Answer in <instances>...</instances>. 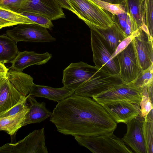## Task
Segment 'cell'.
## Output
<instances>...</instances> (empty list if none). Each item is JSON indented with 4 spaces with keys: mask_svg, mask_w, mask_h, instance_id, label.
I'll return each instance as SVG.
<instances>
[{
    "mask_svg": "<svg viewBox=\"0 0 153 153\" xmlns=\"http://www.w3.org/2000/svg\"><path fill=\"white\" fill-rule=\"evenodd\" d=\"M91 0L113 15L126 13L122 4L111 3L100 0Z\"/></svg>",
    "mask_w": 153,
    "mask_h": 153,
    "instance_id": "cell-29",
    "label": "cell"
},
{
    "mask_svg": "<svg viewBox=\"0 0 153 153\" xmlns=\"http://www.w3.org/2000/svg\"><path fill=\"white\" fill-rule=\"evenodd\" d=\"M33 13L51 21L65 18L62 8L55 0H27L17 13Z\"/></svg>",
    "mask_w": 153,
    "mask_h": 153,
    "instance_id": "cell-11",
    "label": "cell"
},
{
    "mask_svg": "<svg viewBox=\"0 0 153 153\" xmlns=\"http://www.w3.org/2000/svg\"><path fill=\"white\" fill-rule=\"evenodd\" d=\"M123 82L119 74H110L100 69L78 87L74 94L92 97L110 87Z\"/></svg>",
    "mask_w": 153,
    "mask_h": 153,
    "instance_id": "cell-6",
    "label": "cell"
},
{
    "mask_svg": "<svg viewBox=\"0 0 153 153\" xmlns=\"http://www.w3.org/2000/svg\"><path fill=\"white\" fill-rule=\"evenodd\" d=\"M52 57V54L48 52L38 53L34 51L19 52L17 56L11 62L12 65L10 69L22 71L24 69L30 66L45 64Z\"/></svg>",
    "mask_w": 153,
    "mask_h": 153,
    "instance_id": "cell-15",
    "label": "cell"
},
{
    "mask_svg": "<svg viewBox=\"0 0 153 153\" xmlns=\"http://www.w3.org/2000/svg\"><path fill=\"white\" fill-rule=\"evenodd\" d=\"M112 16L114 21L117 23L124 34L127 24V13L117 15H112Z\"/></svg>",
    "mask_w": 153,
    "mask_h": 153,
    "instance_id": "cell-34",
    "label": "cell"
},
{
    "mask_svg": "<svg viewBox=\"0 0 153 153\" xmlns=\"http://www.w3.org/2000/svg\"><path fill=\"white\" fill-rule=\"evenodd\" d=\"M27 95L21 100L17 104L12 108L0 113V118L12 116L28 109L29 105L27 104Z\"/></svg>",
    "mask_w": 153,
    "mask_h": 153,
    "instance_id": "cell-31",
    "label": "cell"
},
{
    "mask_svg": "<svg viewBox=\"0 0 153 153\" xmlns=\"http://www.w3.org/2000/svg\"><path fill=\"white\" fill-rule=\"evenodd\" d=\"M2 27H0V29H1V28H2Z\"/></svg>",
    "mask_w": 153,
    "mask_h": 153,
    "instance_id": "cell-39",
    "label": "cell"
},
{
    "mask_svg": "<svg viewBox=\"0 0 153 153\" xmlns=\"http://www.w3.org/2000/svg\"><path fill=\"white\" fill-rule=\"evenodd\" d=\"M16 43L7 35L0 36V62H11L15 58L19 52Z\"/></svg>",
    "mask_w": 153,
    "mask_h": 153,
    "instance_id": "cell-23",
    "label": "cell"
},
{
    "mask_svg": "<svg viewBox=\"0 0 153 153\" xmlns=\"http://www.w3.org/2000/svg\"><path fill=\"white\" fill-rule=\"evenodd\" d=\"M75 91L65 86L59 88H54L36 85L33 83L28 95L34 97H44L59 102L73 95Z\"/></svg>",
    "mask_w": 153,
    "mask_h": 153,
    "instance_id": "cell-18",
    "label": "cell"
},
{
    "mask_svg": "<svg viewBox=\"0 0 153 153\" xmlns=\"http://www.w3.org/2000/svg\"><path fill=\"white\" fill-rule=\"evenodd\" d=\"M0 18L17 25L20 24H36L26 16L11 11L0 5Z\"/></svg>",
    "mask_w": 153,
    "mask_h": 153,
    "instance_id": "cell-27",
    "label": "cell"
},
{
    "mask_svg": "<svg viewBox=\"0 0 153 153\" xmlns=\"http://www.w3.org/2000/svg\"><path fill=\"white\" fill-rule=\"evenodd\" d=\"M6 34L16 42L21 41L44 42L56 40L47 28L35 24H19L12 29L7 30Z\"/></svg>",
    "mask_w": 153,
    "mask_h": 153,
    "instance_id": "cell-8",
    "label": "cell"
},
{
    "mask_svg": "<svg viewBox=\"0 0 153 153\" xmlns=\"http://www.w3.org/2000/svg\"><path fill=\"white\" fill-rule=\"evenodd\" d=\"M6 76L10 83L22 95L29 94L33 84V78L30 76L23 72L9 70Z\"/></svg>",
    "mask_w": 153,
    "mask_h": 153,
    "instance_id": "cell-20",
    "label": "cell"
},
{
    "mask_svg": "<svg viewBox=\"0 0 153 153\" xmlns=\"http://www.w3.org/2000/svg\"><path fill=\"white\" fill-rule=\"evenodd\" d=\"M27 0H0V5L11 11L18 12Z\"/></svg>",
    "mask_w": 153,
    "mask_h": 153,
    "instance_id": "cell-32",
    "label": "cell"
},
{
    "mask_svg": "<svg viewBox=\"0 0 153 153\" xmlns=\"http://www.w3.org/2000/svg\"><path fill=\"white\" fill-rule=\"evenodd\" d=\"M27 100L29 104V110L26 115L23 126L36 123H40L50 117L52 112L45 107L44 102H38L34 97L28 94Z\"/></svg>",
    "mask_w": 153,
    "mask_h": 153,
    "instance_id": "cell-19",
    "label": "cell"
},
{
    "mask_svg": "<svg viewBox=\"0 0 153 153\" xmlns=\"http://www.w3.org/2000/svg\"><path fill=\"white\" fill-rule=\"evenodd\" d=\"M108 2L109 3L115 4H122V0H100Z\"/></svg>",
    "mask_w": 153,
    "mask_h": 153,
    "instance_id": "cell-38",
    "label": "cell"
},
{
    "mask_svg": "<svg viewBox=\"0 0 153 153\" xmlns=\"http://www.w3.org/2000/svg\"><path fill=\"white\" fill-rule=\"evenodd\" d=\"M17 25L16 24L0 18V27L2 28Z\"/></svg>",
    "mask_w": 153,
    "mask_h": 153,
    "instance_id": "cell-36",
    "label": "cell"
},
{
    "mask_svg": "<svg viewBox=\"0 0 153 153\" xmlns=\"http://www.w3.org/2000/svg\"><path fill=\"white\" fill-rule=\"evenodd\" d=\"M91 48L95 66L110 74H119L120 68L117 56L112 54L103 40L97 33L90 29Z\"/></svg>",
    "mask_w": 153,
    "mask_h": 153,
    "instance_id": "cell-5",
    "label": "cell"
},
{
    "mask_svg": "<svg viewBox=\"0 0 153 153\" xmlns=\"http://www.w3.org/2000/svg\"><path fill=\"white\" fill-rule=\"evenodd\" d=\"M32 21L36 24L41 26L47 29H51L53 27L52 21L46 17L37 14L28 13H20Z\"/></svg>",
    "mask_w": 153,
    "mask_h": 153,
    "instance_id": "cell-30",
    "label": "cell"
},
{
    "mask_svg": "<svg viewBox=\"0 0 153 153\" xmlns=\"http://www.w3.org/2000/svg\"><path fill=\"white\" fill-rule=\"evenodd\" d=\"M122 4L128 15L133 32L143 25L142 0H122Z\"/></svg>",
    "mask_w": 153,
    "mask_h": 153,
    "instance_id": "cell-21",
    "label": "cell"
},
{
    "mask_svg": "<svg viewBox=\"0 0 153 153\" xmlns=\"http://www.w3.org/2000/svg\"><path fill=\"white\" fill-rule=\"evenodd\" d=\"M87 25L101 38L112 54L120 43L126 38L118 25L115 22L112 25L106 27H101L91 25Z\"/></svg>",
    "mask_w": 153,
    "mask_h": 153,
    "instance_id": "cell-17",
    "label": "cell"
},
{
    "mask_svg": "<svg viewBox=\"0 0 153 153\" xmlns=\"http://www.w3.org/2000/svg\"><path fill=\"white\" fill-rule=\"evenodd\" d=\"M140 106V116L144 119L149 113L153 109V85L143 88Z\"/></svg>",
    "mask_w": 153,
    "mask_h": 153,
    "instance_id": "cell-26",
    "label": "cell"
},
{
    "mask_svg": "<svg viewBox=\"0 0 153 153\" xmlns=\"http://www.w3.org/2000/svg\"><path fill=\"white\" fill-rule=\"evenodd\" d=\"M29 108L12 116L0 118V131H5L11 136L15 134L20 128L23 126V122Z\"/></svg>",
    "mask_w": 153,
    "mask_h": 153,
    "instance_id": "cell-22",
    "label": "cell"
},
{
    "mask_svg": "<svg viewBox=\"0 0 153 153\" xmlns=\"http://www.w3.org/2000/svg\"><path fill=\"white\" fill-rule=\"evenodd\" d=\"M153 65L141 71L137 78L132 82L136 86L143 88L153 85Z\"/></svg>",
    "mask_w": 153,
    "mask_h": 153,
    "instance_id": "cell-28",
    "label": "cell"
},
{
    "mask_svg": "<svg viewBox=\"0 0 153 153\" xmlns=\"http://www.w3.org/2000/svg\"><path fill=\"white\" fill-rule=\"evenodd\" d=\"M144 120L139 115L126 123L127 131L121 139L136 153H147L142 130Z\"/></svg>",
    "mask_w": 153,
    "mask_h": 153,
    "instance_id": "cell-14",
    "label": "cell"
},
{
    "mask_svg": "<svg viewBox=\"0 0 153 153\" xmlns=\"http://www.w3.org/2000/svg\"><path fill=\"white\" fill-rule=\"evenodd\" d=\"M140 66L142 70L153 65V37L140 28L132 40Z\"/></svg>",
    "mask_w": 153,
    "mask_h": 153,
    "instance_id": "cell-13",
    "label": "cell"
},
{
    "mask_svg": "<svg viewBox=\"0 0 153 153\" xmlns=\"http://www.w3.org/2000/svg\"><path fill=\"white\" fill-rule=\"evenodd\" d=\"M140 31V28L134 31L131 35L125 38L119 44L116 50L112 54L111 58L114 59L119 53L126 48L133 39L137 35Z\"/></svg>",
    "mask_w": 153,
    "mask_h": 153,
    "instance_id": "cell-33",
    "label": "cell"
},
{
    "mask_svg": "<svg viewBox=\"0 0 153 153\" xmlns=\"http://www.w3.org/2000/svg\"><path fill=\"white\" fill-rule=\"evenodd\" d=\"M50 121L59 132L74 136L113 133L117 125L102 105L90 97L74 93L58 102Z\"/></svg>",
    "mask_w": 153,
    "mask_h": 153,
    "instance_id": "cell-1",
    "label": "cell"
},
{
    "mask_svg": "<svg viewBox=\"0 0 153 153\" xmlns=\"http://www.w3.org/2000/svg\"><path fill=\"white\" fill-rule=\"evenodd\" d=\"M25 97L10 83L6 76L0 78V113L12 108Z\"/></svg>",
    "mask_w": 153,
    "mask_h": 153,
    "instance_id": "cell-16",
    "label": "cell"
},
{
    "mask_svg": "<svg viewBox=\"0 0 153 153\" xmlns=\"http://www.w3.org/2000/svg\"><path fill=\"white\" fill-rule=\"evenodd\" d=\"M141 7L142 25H146L151 36L153 37V0H142Z\"/></svg>",
    "mask_w": 153,
    "mask_h": 153,
    "instance_id": "cell-25",
    "label": "cell"
},
{
    "mask_svg": "<svg viewBox=\"0 0 153 153\" xmlns=\"http://www.w3.org/2000/svg\"><path fill=\"white\" fill-rule=\"evenodd\" d=\"M8 70L4 64L0 62V78L5 76Z\"/></svg>",
    "mask_w": 153,
    "mask_h": 153,
    "instance_id": "cell-37",
    "label": "cell"
},
{
    "mask_svg": "<svg viewBox=\"0 0 153 153\" xmlns=\"http://www.w3.org/2000/svg\"><path fill=\"white\" fill-rule=\"evenodd\" d=\"M45 130H35L23 139L14 143H7L0 147V153H47L45 145Z\"/></svg>",
    "mask_w": 153,
    "mask_h": 153,
    "instance_id": "cell-7",
    "label": "cell"
},
{
    "mask_svg": "<svg viewBox=\"0 0 153 153\" xmlns=\"http://www.w3.org/2000/svg\"><path fill=\"white\" fill-rule=\"evenodd\" d=\"M74 137L80 145L94 153H134L113 133L98 136Z\"/></svg>",
    "mask_w": 153,
    "mask_h": 153,
    "instance_id": "cell-3",
    "label": "cell"
},
{
    "mask_svg": "<svg viewBox=\"0 0 153 153\" xmlns=\"http://www.w3.org/2000/svg\"><path fill=\"white\" fill-rule=\"evenodd\" d=\"M143 90V88L136 86L132 82H123L110 87L92 98L102 105L106 103L120 100L139 104Z\"/></svg>",
    "mask_w": 153,
    "mask_h": 153,
    "instance_id": "cell-4",
    "label": "cell"
},
{
    "mask_svg": "<svg viewBox=\"0 0 153 153\" xmlns=\"http://www.w3.org/2000/svg\"><path fill=\"white\" fill-rule=\"evenodd\" d=\"M116 56L119 66L120 77L124 82H133L142 70L139 65L132 41Z\"/></svg>",
    "mask_w": 153,
    "mask_h": 153,
    "instance_id": "cell-10",
    "label": "cell"
},
{
    "mask_svg": "<svg viewBox=\"0 0 153 153\" xmlns=\"http://www.w3.org/2000/svg\"><path fill=\"white\" fill-rule=\"evenodd\" d=\"M142 130L146 153H153V110L149 113L143 123Z\"/></svg>",
    "mask_w": 153,
    "mask_h": 153,
    "instance_id": "cell-24",
    "label": "cell"
},
{
    "mask_svg": "<svg viewBox=\"0 0 153 153\" xmlns=\"http://www.w3.org/2000/svg\"><path fill=\"white\" fill-rule=\"evenodd\" d=\"M62 8H63L71 11L76 14L75 11L70 5L67 0H55Z\"/></svg>",
    "mask_w": 153,
    "mask_h": 153,
    "instance_id": "cell-35",
    "label": "cell"
},
{
    "mask_svg": "<svg viewBox=\"0 0 153 153\" xmlns=\"http://www.w3.org/2000/svg\"><path fill=\"white\" fill-rule=\"evenodd\" d=\"M76 15L86 24L106 27L114 23L112 15L91 0H67Z\"/></svg>",
    "mask_w": 153,
    "mask_h": 153,
    "instance_id": "cell-2",
    "label": "cell"
},
{
    "mask_svg": "<svg viewBox=\"0 0 153 153\" xmlns=\"http://www.w3.org/2000/svg\"><path fill=\"white\" fill-rule=\"evenodd\" d=\"M100 69L82 61L72 63L63 71L62 83L75 90Z\"/></svg>",
    "mask_w": 153,
    "mask_h": 153,
    "instance_id": "cell-9",
    "label": "cell"
},
{
    "mask_svg": "<svg viewBox=\"0 0 153 153\" xmlns=\"http://www.w3.org/2000/svg\"><path fill=\"white\" fill-rule=\"evenodd\" d=\"M102 106L117 124H126L134 118L140 116L139 104L129 101H114L106 103Z\"/></svg>",
    "mask_w": 153,
    "mask_h": 153,
    "instance_id": "cell-12",
    "label": "cell"
}]
</instances>
